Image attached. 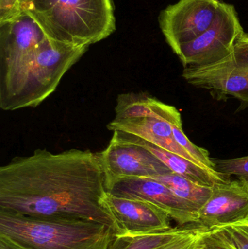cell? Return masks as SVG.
Returning a JSON list of instances; mask_svg holds the SVG:
<instances>
[{
	"mask_svg": "<svg viewBox=\"0 0 248 249\" xmlns=\"http://www.w3.org/2000/svg\"><path fill=\"white\" fill-rule=\"evenodd\" d=\"M221 1L179 0L160 12V29L175 54L182 45L196 39L211 26Z\"/></svg>",
	"mask_w": 248,
	"mask_h": 249,
	"instance_id": "9",
	"label": "cell"
},
{
	"mask_svg": "<svg viewBox=\"0 0 248 249\" xmlns=\"http://www.w3.org/2000/svg\"><path fill=\"white\" fill-rule=\"evenodd\" d=\"M99 152L38 149L0 168V210L35 218L85 219L110 227L102 206L107 193Z\"/></svg>",
	"mask_w": 248,
	"mask_h": 249,
	"instance_id": "1",
	"label": "cell"
},
{
	"mask_svg": "<svg viewBox=\"0 0 248 249\" xmlns=\"http://www.w3.org/2000/svg\"><path fill=\"white\" fill-rule=\"evenodd\" d=\"M189 228L178 227L143 235H115L108 249H163Z\"/></svg>",
	"mask_w": 248,
	"mask_h": 249,
	"instance_id": "16",
	"label": "cell"
},
{
	"mask_svg": "<svg viewBox=\"0 0 248 249\" xmlns=\"http://www.w3.org/2000/svg\"><path fill=\"white\" fill-rule=\"evenodd\" d=\"M222 228L237 248L248 249V225L233 224Z\"/></svg>",
	"mask_w": 248,
	"mask_h": 249,
	"instance_id": "23",
	"label": "cell"
},
{
	"mask_svg": "<svg viewBox=\"0 0 248 249\" xmlns=\"http://www.w3.org/2000/svg\"><path fill=\"white\" fill-rule=\"evenodd\" d=\"M198 249H239L222 228L211 230L202 238Z\"/></svg>",
	"mask_w": 248,
	"mask_h": 249,
	"instance_id": "21",
	"label": "cell"
},
{
	"mask_svg": "<svg viewBox=\"0 0 248 249\" xmlns=\"http://www.w3.org/2000/svg\"><path fill=\"white\" fill-rule=\"evenodd\" d=\"M214 170L228 178L236 176L248 184V156L231 159H213Z\"/></svg>",
	"mask_w": 248,
	"mask_h": 249,
	"instance_id": "19",
	"label": "cell"
},
{
	"mask_svg": "<svg viewBox=\"0 0 248 249\" xmlns=\"http://www.w3.org/2000/svg\"><path fill=\"white\" fill-rule=\"evenodd\" d=\"M100 154L108 189L119 180L153 178L172 172L145 148L131 142L120 131H114L106 149Z\"/></svg>",
	"mask_w": 248,
	"mask_h": 249,
	"instance_id": "8",
	"label": "cell"
},
{
	"mask_svg": "<svg viewBox=\"0 0 248 249\" xmlns=\"http://www.w3.org/2000/svg\"><path fill=\"white\" fill-rule=\"evenodd\" d=\"M107 128L113 132L121 131L133 135L151 144L199 164L177 143L171 124L166 121L149 117L114 119L108 124Z\"/></svg>",
	"mask_w": 248,
	"mask_h": 249,
	"instance_id": "13",
	"label": "cell"
},
{
	"mask_svg": "<svg viewBox=\"0 0 248 249\" xmlns=\"http://www.w3.org/2000/svg\"><path fill=\"white\" fill-rule=\"evenodd\" d=\"M88 48L45 38L36 48L4 111L39 106L55 91L66 73Z\"/></svg>",
	"mask_w": 248,
	"mask_h": 249,
	"instance_id": "4",
	"label": "cell"
},
{
	"mask_svg": "<svg viewBox=\"0 0 248 249\" xmlns=\"http://www.w3.org/2000/svg\"><path fill=\"white\" fill-rule=\"evenodd\" d=\"M23 1L24 0H0V25L21 14Z\"/></svg>",
	"mask_w": 248,
	"mask_h": 249,
	"instance_id": "22",
	"label": "cell"
},
{
	"mask_svg": "<svg viewBox=\"0 0 248 249\" xmlns=\"http://www.w3.org/2000/svg\"><path fill=\"white\" fill-rule=\"evenodd\" d=\"M243 32L234 6L221 1L211 26L196 39L182 45L176 55L183 68L214 64L231 53Z\"/></svg>",
	"mask_w": 248,
	"mask_h": 249,
	"instance_id": "7",
	"label": "cell"
},
{
	"mask_svg": "<svg viewBox=\"0 0 248 249\" xmlns=\"http://www.w3.org/2000/svg\"><path fill=\"white\" fill-rule=\"evenodd\" d=\"M23 12L50 39L89 46L116 30L114 0H24Z\"/></svg>",
	"mask_w": 248,
	"mask_h": 249,
	"instance_id": "3",
	"label": "cell"
},
{
	"mask_svg": "<svg viewBox=\"0 0 248 249\" xmlns=\"http://www.w3.org/2000/svg\"><path fill=\"white\" fill-rule=\"evenodd\" d=\"M182 77L191 86L208 90L218 102L237 99L236 112L248 109V33L240 35L228 56L210 65L183 68Z\"/></svg>",
	"mask_w": 248,
	"mask_h": 249,
	"instance_id": "5",
	"label": "cell"
},
{
	"mask_svg": "<svg viewBox=\"0 0 248 249\" xmlns=\"http://www.w3.org/2000/svg\"><path fill=\"white\" fill-rule=\"evenodd\" d=\"M108 192L116 196L143 199L157 205L179 228L195 226L199 211L178 197L167 186L151 178H124L115 181Z\"/></svg>",
	"mask_w": 248,
	"mask_h": 249,
	"instance_id": "11",
	"label": "cell"
},
{
	"mask_svg": "<svg viewBox=\"0 0 248 249\" xmlns=\"http://www.w3.org/2000/svg\"><path fill=\"white\" fill-rule=\"evenodd\" d=\"M143 117L157 118L171 125L183 124L182 115L176 107L166 105L147 93H122L117 96L114 119Z\"/></svg>",
	"mask_w": 248,
	"mask_h": 249,
	"instance_id": "14",
	"label": "cell"
},
{
	"mask_svg": "<svg viewBox=\"0 0 248 249\" xmlns=\"http://www.w3.org/2000/svg\"><path fill=\"white\" fill-rule=\"evenodd\" d=\"M199 209L194 228L211 230L237 223L248 216V184L237 178L218 183Z\"/></svg>",
	"mask_w": 248,
	"mask_h": 249,
	"instance_id": "12",
	"label": "cell"
},
{
	"mask_svg": "<svg viewBox=\"0 0 248 249\" xmlns=\"http://www.w3.org/2000/svg\"><path fill=\"white\" fill-rule=\"evenodd\" d=\"M48 37L36 20L23 12L0 25V108L14 94L26 67Z\"/></svg>",
	"mask_w": 248,
	"mask_h": 249,
	"instance_id": "6",
	"label": "cell"
},
{
	"mask_svg": "<svg viewBox=\"0 0 248 249\" xmlns=\"http://www.w3.org/2000/svg\"><path fill=\"white\" fill-rule=\"evenodd\" d=\"M115 235L112 228L99 222L0 210V249H108Z\"/></svg>",
	"mask_w": 248,
	"mask_h": 249,
	"instance_id": "2",
	"label": "cell"
},
{
	"mask_svg": "<svg viewBox=\"0 0 248 249\" xmlns=\"http://www.w3.org/2000/svg\"><path fill=\"white\" fill-rule=\"evenodd\" d=\"M173 127V136L177 143L189 154L199 165L209 169L214 170V163L207 149L199 147L192 143L183 130V124H174ZM215 171V170H214Z\"/></svg>",
	"mask_w": 248,
	"mask_h": 249,
	"instance_id": "18",
	"label": "cell"
},
{
	"mask_svg": "<svg viewBox=\"0 0 248 249\" xmlns=\"http://www.w3.org/2000/svg\"><path fill=\"white\" fill-rule=\"evenodd\" d=\"M102 206L113 219L115 235H137L171 229L170 216L157 205L107 192Z\"/></svg>",
	"mask_w": 248,
	"mask_h": 249,
	"instance_id": "10",
	"label": "cell"
},
{
	"mask_svg": "<svg viewBox=\"0 0 248 249\" xmlns=\"http://www.w3.org/2000/svg\"><path fill=\"white\" fill-rule=\"evenodd\" d=\"M151 178L167 186L178 197L190 203L198 211L212 194V187L199 185L176 173L170 172Z\"/></svg>",
	"mask_w": 248,
	"mask_h": 249,
	"instance_id": "17",
	"label": "cell"
},
{
	"mask_svg": "<svg viewBox=\"0 0 248 249\" xmlns=\"http://www.w3.org/2000/svg\"><path fill=\"white\" fill-rule=\"evenodd\" d=\"M121 132V131H120ZM124 133V132H122ZM129 140L149 151L161 160L172 172L176 173L199 185L213 187L230 178L214 170L205 168L181 155L165 150L133 135L124 133Z\"/></svg>",
	"mask_w": 248,
	"mask_h": 249,
	"instance_id": "15",
	"label": "cell"
},
{
	"mask_svg": "<svg viewBox=\"0 0 248 249\" xmlns=\"http://www.w3.org/2000/svg\"><path fill=\"white\" fill-rule=\"evenodd\" d=\"M208 230L189 227L182 235L163 249H198Z\"/></svg>",
	"mask_w": 248,
	"mask_h": 249,
	"instance_id": "20",
	"label": "cell"
},
{
	"mask_svg": "<svg viewBox=\"0 0 248 249\" xmlns=\"http://www.w3.org/2000/svg\"><path fill=\"white\" fill-rule=\"evenodd\" d=\"M237 225H248V216H246L244 219L243 220L240 221V222H237ZM233 225V224H232Z\"/></svg>",
	"mask_w": 248,
	"mask_h": 249,
	"instance_id": "24",
	"label": "cell"
}]
</instances>
